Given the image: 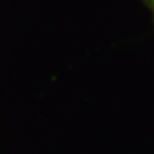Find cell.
I'll list each match as a JSON object with an SVG mask.
<instances>
[{
	"instance_id": "obj_1",
	"label": "cell",
	"mask_w": 154,
	"mask_h": 154,
	"mask_svg": "<svg viewBox=\"0 0 154 154\" xmlns=\"http://www.w3.org/2000/svg\"><path fill=\"white\" fill-rule=\"evenodd\" d=\"M144 3L146 4V7L150 9V12L153 14V19H154V0H143Z\"/></svg>"
}]
</instances>
